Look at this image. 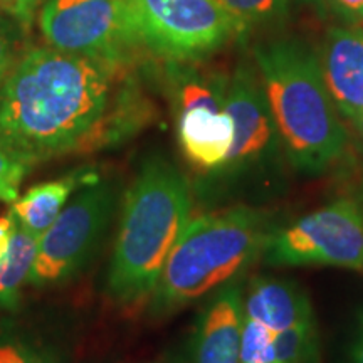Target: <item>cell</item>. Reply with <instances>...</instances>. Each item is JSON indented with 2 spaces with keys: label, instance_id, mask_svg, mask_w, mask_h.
Masks as SVG:
<instances>
[{
  "label": "cell",
  "instance_id": "cell-1",
  "mask_svg": "<svg viewBox=\"0 0 363 363\" xmlns=\"http://www.w3.org/2000/svg\"><path fill=\"white\" fill-rule=\"evenodd\" d=\"M136 61L24 49L0 86V138L33 162L121 145L152 120Z\"/></svg>",
  "mask_w": 363,
  "mask_h": 363
},
{
  "label": "cell",
  "instance_id": "cell-2",
  "mask_svg": "<svg viewBox=\"0 0 363 363\" xmlns=\"http://www.w3.org/2000/svg\"><path fill=\"white\" fill-rule=\"evenodd\" d=\"M187 177L169 158L142 163L121 202L106 291L116 305L148 303L167 257L190 220Z\"/></svg>",
  "mask_w": 363,
  "mask_h": 363
},
{
  "label": "cell",
  "instance_id": "cell-3",
  "mask_svg": "<svg viewBox=\"0 0 363 363\" xmlns=\"http://www.w3.org/2000/svg\"><path fill=\"white\" fill-rule=\"evenodd\" d=\"M254 61L284 155L301 174H323L343 157L348 133L320 57L298 40L256 45Z\"/></svg>",
  "mask_w": 363,
  "mask_h": 363
},
{
  "label": "cell",
  "instance_id": "cell-4",
  "mask_svg": "<svg viewBox=\"0 0 363 363\" xmlns=\"http://www.w3.org/2000/svg\"><path fill=\"white\" fill-rule=\"evenodd\" d=\"M269 230L266 212L251 206L227 207L190 219L148 299L150 316L162 320L175 315L238 279L261 259Z\"/></svg>",
  "mask_w": 363,
  "mask_h": 363
},
{
  "label": "cell",
  "instance_id": "cell-5",
  "mask_svg": "<svg viewBox=\"0 0 363 363\" xmlns=\"http://www.w3.org/2000/svg\"><path fill=\"white\" fill-rule=\"evenodd\" d=\"M163 84L182 153L206 179L214 175L234 143V123L225 108L229 76L202 66V61H167Z\"/></svg>",
  "mask_w": 363,
  "mask_h": 363
},
{
  "label": "cell",
  "instance_id": "cell-6",
  "mask_svg": "<svg viewBox=\"0 0 363 363\" xmlns=\"http://www.w3.org/2000/svg\"><path fill=\"white\" fill-rule=\"evenodd\" d=\"M135 48L160 61H203L234 38L220 0H125Z\"/></svg>",
  "mask_w": 363,
  "mask_h": 363
},
{
  "label": "cell",
  "instance_id": "cell-7",
  "mask_svg": "<svg viewBox=\"0 0 363 363\" xmlns=\"http://www.w3.org/2000/svg\"><path fill=\"white\" fill-rule=\"evenodd\" d=\"M227 111L234 123V143L224 167L207 177L206 184L225 192L271 187L281 163V143L269 103L256 67L242 61L229 76Z\"/></svg>",
  "mask_w": 363,
  "mask_h": 363
},
{
  "label": "cell",
  "instance_id": "cell-8",
  "mask_svg": "<svg viewBox=\"0 0 363 363\" xmlns=\"http://www.w3.org/2000/svg\"><path fill=\"white\" fill-rule=\"evenodd\" d=\"M116 185L91 179L76 190L56 220L39 238L27 284L56 288L78 278L101 246L116 212Z\"/></svg>",
  "mask_w": 363,
  "mask_h": 363
},
{
  "label": "cell",
  "instance_id": "cell-9",
  "mask_svg": "<svg viewBox=\"0 0 363 363\" xmlns=\"http://www.w3.org/2000/svg\"><path fill=\"white\" fill-rule=\"evenodd\" d=\"M261 259L267 266H333L363 272V208L350 199L271 229Z\"/></svg>",
  "mask_w": 363,
  "mask_h": 363
},
{
  "label": "cell",
  "instance_id": "cell-10",
  "mask_svg": "<svg viewBox=\"0 0 363 363\" xmlns=\"http://www.w3.org/2000/svg\"><path fill=\"white\" fill-rule=\"evenodd\" d=\"M39 29L57 51L113 61L140 57L126 26L125 0H44Z\"/></svg>",
  "mask_w": 363,
  "mask_h": 363
},
{
  "label": "cell",
  "instance_id": "cell-11",
  "mask_svg": "<svg viewBox=\"0 0 363 363\" xmlns=\"http://www.w3.org/2000/svg\"><path fill=\"white\" fill-rule=\"evenodd\" d=\"M244 333V293L233 279L208 294L190 340V363H239Z\"/></svg>",
  "mask_w": 363,
  "mask_h": 363
},
{
  "label": "cell",
  "instance_id": "cell-12",
  "mask_svg": "<svg viewBox=\"0 0 363 363\" xmlns=\"http://www.w3.org/2000/svg\"><path fill=\"white\" fill-rule=\"evenodd\" d=\"M325 84L340 116L353 121L363 113V27H333L320 54Z\"/></svg>",
  "mask_w": 363,
  "mask_h": 363
},
{
  "label": "cell",
  "instance_id": "cell-13",
  "mask_svg": "<svg viewBox=\"0 0 363 363\" xmlns=\"http://www.w3.org/2000/svg\"><path fill=\"white\" fill-rule=\"evenodd\" d=\"M244 316L266 326L272 335L315 318L305 289L289 279L267 276L254 278L249 284L244 296Z\"/></svg>",
  "mask_w": 363,
  "mask_h": 363
},
{
  "label": "cell",
  "instance_id": "cell-14",
  "mask_svg": "<svg viewBox=\"0 0 363 363\" xmlns=\"http://www.w3.org/2000/svg\"><path fill=\"white\" fill-rule=\"evenodd\" d=\"M94 172L78 170L62 179L34 185L12 203L11 212L16 222L30 233L43 235L67 206L76 190L94 179Z\"/></svg>",
  "mask_w": 363,
  "mask_h": 363
},
{
  "label": "cell",
  "instance_id": "cell-15",
  "mask_svg": "<svg viewBox=\"0 0 363 363\" xmlns=\"http://www.w3.org/2000/svg\"><path fill=\"white\" fill-rule=\"evenodd\" d=\"M0 363H74L52 333L19 318H0Z\"/></svg>",
  "mask_w": 363,
  "mask_h": 363
},
{
  "label": "cell",
  "instance_id": "cell-16",
  "mask_svg": "<svg viewBox=\"0 0 363 363\" xmlns=\"http://www.w3.org/2000/svg\"><path fill=\"white\" fill-rule=\"evenodd\" d=\"M39 238L16 222L11 247L0 262V313L12 311L19 305L21 291L29 281L38 256Z\"/></svg>",
  "mask_w": 363,
  "mask_h": 363
},
{
  "label": "cell",
  "instance_id": "cell-17",
  "mask_svg": "<svg viewBox=\"0 0 363 363\" xmlns=\"http://www.w3.org/2000/svg\"><path fill=\"white\" fill-rule=\"evenodd\" d=\"M272 343L278 363H323L315 318L276 333Z\"/></svg>",
  "mask_w": 363,
  "mask_h": 363
},
{
  "label": "cell",
  "instance_id": "cell-18",
  "mask_svg": "<svg viewBox=\"0 0 363 363\" xmlns=\"http://www.w3.org/2000/svg\"><path fill=\"white\" fill-rule=\"evenodd\" d=\"M291 0H220V6L233 21L235 34L283 19Z\"/></svg>",
  "mask_w": 363,
  "mask_h": 363
},
{
  "label": "cell",
  "instance_id": "cell-19",
  "mask_svg": "<svg viewBox=\"0 0 363 363\" xmlns=\"http://www.w3.org/2000/svg\"><path fill=\"white\" fill-rule=\"evenodd\" d=\"M33 169V162L0 138V202L13 203L19 199L22 182Z\"/></svg>",
  "mask_w": 363,
  "mask_h": 363
},
{
  "label": "cell",
  "instance_id": "cell-20",
  "mask_svg": "<svg viewBox=\"0 0 363 363\" xmlns=\"http://www.w3.org/2000/svg\"><path fill=\"white\" fill-rule=\"evenodd\" d=\"M274 335L266 326L244 316L242 348L239 363H278L276 362Z\"/></svg>",
  "mask_w": 363,
  "mask_h": 363
},
{
  "label": "cell",
  "instance_id": "cell-21",
  "mask_svg": "<svg viewBox=\"0 0 363 363\" xmlns=\"http://www.w3.org/2000/svg\"><path fill=\"white\" fill-rule=\"evenodd\" d=\"M26 27L6 12H0V86L24 52Z\"/></svg>",
  "mask_w": 363,
  "mask_h": 363
},
{
  "label": "cell",
  "instance_id": "cell-22",
  "mask_svg": "<svg viewBox=\"0 0 363 363\" xmlns=\"http://www.w3.org/2000/svg\"><path fill=\"white\" fill-rule=\"evenodd\" d=\"M43 4L44 0H0V11L19 21L27 29L33 24L35 13H39Z\"/></svg>",
  "mask_w": 363,
  "mask_h": 363
},
{
  "label": "cell",
  "instance_id": "cell-23",
  "mask_svg": "<svg viewBox=\"0 0 363 363\" xmlns=\"http://www.w3.org/2000/svg\"><path fill=\"white\" fill-rule=\"evenodd\" d=\"M323 4L345 24L363 22V0H323Z\"/></svg>",
  "mask_w": 363,
  "mask_h": 363
},
{
  "label": "cell",
  "instance_id": "cell-24",
  "mask_svg": "<svg viewBox=\"0 0 363 363\" xmlns=\"http://www.w3.org/2000/svg\"><path fill=\"white\" fill-rule=\"evenodd\" d=\"M348 363H363V308L355 316V326L348 348Z\"/></svg>",
  "mask_w": 363,
  "mask_h": 363
},
{
  "label": "cell",
  "instance_id": "cell-25",
  "mask_svg": "<svg viewBox=\"0 0 363 363\" xmlns=\"http://www.w3.org/2000/svg\"><path fill=\"white\" fill-rule=\"evenodd\" d=\"M13 230H16V217H13L12 212L0 216V262L7 256Z\"/></svg>",
  "mask_w": 363,
  "mask_h": 363
},
{
  "label": "cell",
  "instance_id": "cell-26",
  "mask_svg": "<svg viewBox=\"0 0 363 363\" xmlns=\"http://www.w3.org/2000/svg\"><path fill=\"white\" fill-rule=\"evenodd\" d=\"M352 125H353V128H355L358 138H360L362 147H363V113H360V115H358L355 120L352 121Z\"/></svg>",
  "mask_w": 363,
  "mask_h": 363
}]
</instances>
